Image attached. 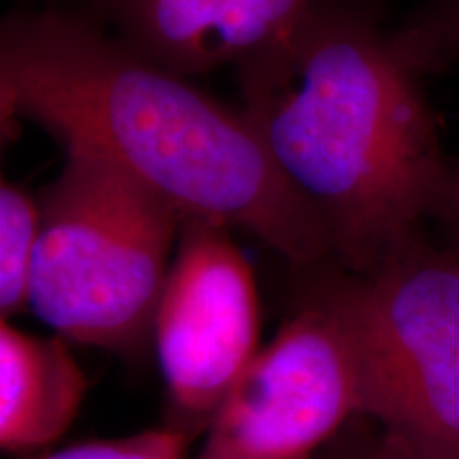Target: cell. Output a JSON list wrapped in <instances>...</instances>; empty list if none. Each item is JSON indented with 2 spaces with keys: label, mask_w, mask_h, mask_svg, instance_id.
I'll return each instance as SVG.
<instances>
[{
  "label": "cell",
  "mask_w": 459,
  "mask_h": 459,
  "mask_svg": "<svg viewBox=\"0 0 459 459\" xmlns=\"http://www.w3.org/2000/svg\"><path fill=\"white\" fill-rule=\"evenodd\" d=\"M459 28V0H445L438 15L428 17L409 32H402V39L409 43L412 54L423 66L434 65L436 56H443V49L451 34Z\"/></svg>",
  "instance_id": "cell-11"
},
{
  "label": "cell",
  "mask_w": 459,
  "mask_h": 459,
  "mask_svg": "<svg viewBox=\"0 0 459 459\" xmlns=\"http://www.w3.org/2000/svg\"><path fill=\"white\" fill-rule=\"evenodd\" d=\"M3 117L128 172L183 220L243 230L296 268L332 260L324 228L243 111L189 85L90 22L11 15L0 34Z\"/></svg>",
  "instance_id": "cell-2"
},
{
  "label": "cell",
  "mask_w": 459,
  "mask_h": 459,
  "mask_svg": "<svg viewBox=\"0 0 459 459\" xmlns=\"http://www.w3.org/2000/svg\"><path fill=\"white\" fill-rule=\"evenodd\" d=\"M347 332L359 412L434 459H459V255L419 234L319 291Z\"/></svg>",
  "instance_id": "cell-4"
},
{
  "label": "cell",
  "mask_w": 459,
  "mask_h": 459,
  "mask_svg": "<svg viewBox=\"0 0 459 459\" xmlns=\"http://www.w3.org/2000/svg\"><path fill=\"white\" fill-rule=\"evenodd\" d=\"M39 204L30 311L68 342L134 351L153 330L183 217L119 166L79 152Z\"/></svg>",
  "instance_id": "cell-3"
},
{
  "label": "cell",
  "mask_w": 459,
  "mask_h": 459,
  "mask_svg": "<svg viewBox=\"0 0 459 459\" xmlns=\"http://www.w3.org/2000/svg\"><path fill=\"white\" fill-rule=\"evenodd\" d=\"M317 0H102L113 37L183 74L240 65L290 30Z\"/></svg>",
  "instance_id": "cell-7"
},
{
  "label": "cell",
  "mask_w": 459,
  "mask_h": 459,
  "mask_svg": "<svg viewBox=\"0 0 459 459\" xmlns=\"http://www.w3.org/2000/svg\"><path fill=\"white\" fill-rule=\"evenodd\" d=\"M32 459H189L187 436L179 429H149L126 438L90 440Z\"/></svg>",
  "instance_id": "cell-10"
},
{
  "label": "cell",
  "mask_w": 459,
  "mask_h": 459,
  "mask_svg": "<svg viewBox=\"0 0 459 459\" xmlns=\"http://www.w3.org/2000/svg\"><path fill=\"white\" fill-rule=\"evenodd\" d=\"M358 412L347 332L317 294L240 372L189 459H307Z\"/></svg>",
  "instance_id": "cell-5"
},
{
  "label": "cell",
  "mask_w": 459,
  "mask_h": 459,
  "mask_svg": "<svg viewBox=\"0 0 459 459\" xmlns=\"http://www.w3.org/2000/svg\"><path fill=\"white\" fill-rule=\"evenodd\" d=\"M175 429L187 440L260 351V298L230 230L183 220L152 330Z\"/></svg>",
  "instance_id": "cell-6"
},
{
  "label": "cell",
  "mask_w": 459,
  "mask_h": 459,
  "mask_svg": "<svg viewBox=\"0 0 459 459\" xmlns=\"http://www.w3.org/2000/svg\"><path fill=\"white\" fill-rule=\"evenodd\" d=\"M372 459H434V457L423 455V453L415 451L412 446L402 443V440L385 434V440H383V445L378 446L377 455Z\"/></svg>",
  "instance_id": "cell-13"
},
{
  "label": "cell",
  "mask_w": 459,
  "mask_h": 459,
  "mask_svg": "<svg viewBox=\"0 0 459 459\" xmlns=\"http://www.w3.org/2000/svg\"><path fill=\"white\" fill-rule=\"evenodd\" d=\"M41 237V204L24 187H0V315L30 311L32 273Z\"/></svg>",
  "instance_id": "cell-9"
},
{
  "label": "cell",
  "mask_w": 459,
  "mask_h": 459,
  "mask_svg": "<svg viewBox=\"0 0 459 459\" xmlns=\"http://www.w3.org/2000/svg\"><path fill=\"white\" fill-rule=\"evenodd\" d=\"M451 49H459V28L451 34V39L446 41L443 56H449ZM445 230V247L451 249L453 254L459 255V162L451 166V179L449 187H446V198L440 211L438 220H436Z\"/></svg>",
  "instance_id": "cell-12"
},
{
  "label": "cell",
  "mask_w": 459,
  "mask_h": 459,
  "mask_svg": "<svg viewBox=\"0 0 459 459\" xmlns=\"http://www.w3.org/2000/svg\"><path fill=\"white\" fill-rule=\"evenodd\" d=\"M88 378L62 336L0 324V446L26 455L51 446L82 409Z\"/></svg>",
  "instance_id": "cell-8"
},
{
  "label": "cell",
  "mask_w": 459,
  "mask_h": 459,
  "mask_svg": "<svg viewBox=\"0 0 459 459\" xmlns=\"http://www.w3.org/2000/svg\"><path fill=\"white\" fill-rule=\"evenodd\" d=\"M421 71L400 34L319 0L238 65L247 122L347 273L377 268L443 211L451 164Z\"/></svg>",
  "instance_id": "cell-1"
}]
</instances>
